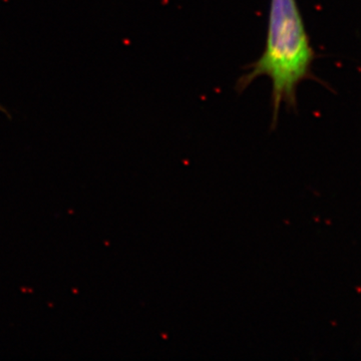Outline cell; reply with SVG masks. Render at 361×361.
<instances>
[{"instance_id": "1", "label": "cell", "mask_w": 361, "mask_h": 361, "mask_svg": "<svg viewBox=\"0 0 361 361\" xmlns=\"http://www.w3.org/2000/svg\"><path fill=\"white\" fill-rule=\"evenodd\" d=\"M315 52L306 32L297 0H271L267 39L260 58L247 66L237 82L242 92L261 77L272 85V127H275L282 106L296 109L297 90L312 73Z\"/></svg>"}]
</instances>
